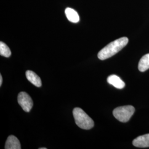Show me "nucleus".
<instances>
[{
    "label": "nucleus",
    "instance_id": "obj_1",
    "mask_svg": "<svg viewBox=\"0 0 149 149\" xmlns=\"http://www.w3.org/2000/svg\"><path fill=\"white\" fill-rule=\"evenodd\" d=\"M128 38L122 37L108 44L103 48L98 54V58L100 60H104L108 59L118 53L128 44Z\"/></svg>",
    "mask_w": 149,
    "mask_h": 149
},
{
    "label": "nucleus",
    "instance_id": "obj_2",
    "mask_svg": "<svg viewBox=\"0 0 149 149\" xmlns=\"http://www.w3.org/2000/svg\"><path fill=\"white\" fill-rule=\"evenodd\" d=\"M73 116L76 125L80 128L89 130L93 127V120L81 108L78 107L74 108Z\"/></svg>",
    "mask_w": 149,
    "mask_h": 149
},
{
    "label": "nucleus",
    "instance_id": "obj_3",
    "mask_svg": "<svg viewBox=\"0 0 149 149\" xmlns=\"http://www.w3.org/2000/svg\"><path fill=\"white\" fill-rule=\"evenodd\" d=\"M135 112V108L132 106L119 107L114 109L113 114L119 122L125 123L128 122Z\"/></svg>",
    "mask_w": 149,
    "mask_h": 149
},
{
    "label": "nucleus",
    "instance_id": "obj_4",
    "mask_svg": "<svg viewBox=\"0 0 149 149\" xmlns=\"http://www.w3.org/2000/svg\"><path fill=\"white\" fill-rule=\"evenodd\" d=\"M18 102L25 112L31 111L33 106V102L31 97L26 92H21L18 96Z\"/></svg>",
    "mask_w": 149,
    "mask_h": 149
},
{
    "label": "nucleus",
    "instance_id": "obj_5",
    "mask_svg": "<svg viewBox=\"0 0 149 149\" xmlns=\"http://www.w3.org/2000/svg\"><path fill=\"white\" fill-rule=\"evenodd\" d=\"M133 145L137 148L149 147V134L139 136L133 141Z\"/></svg>",
    "mask_w": 149,
    "mask_h": 149
},
{
    "label": "nucleus",
    "instance_id": "obj_6",
    "mask_svg": "<svg viewBox=\"0 0 149 149\" xmlns=\"http://www.w3.org/2000/svg\"><path fill=\"white\" fill-rule=\"evenodd\" d=\"M107 82L118 89H122L125 87V83L119 76L116 74H112L107 78Z\"/></svg>",
    "mask_w": 149,
    "mask_h": 149
},
{
    "label": "nucleus",
    "instance_id": "obj_7",
    "mask_svg": "<svg viewBox=\"0 0 149 149\" xmlns=\"http://www.w3.org/2000/svg\"><path fill=\"white\" fill-rule=\"evenodd\" d=\"M6 149H21V146L19 140L13 135L8 137L5 144Z\"/></svg>",
    "mask_w": 149,
    "mask_h": 149
},
{
    "label": "nucleus",
    "instance_id": "obj_8",
    "mask_svg": "<svg viewBox=\"0 0 149 149\" xmlns=\"http://www.w3.org/2000/svg\"><path fill=\"white\" fill-rule=\"evenodd\" d=\"M26 75L28 80L31 82L33 85L37 87H41L42 86V81L40 78L34 72L28 70L26 72Z\"/></svg>",
    "mask_w": 149,
    "mask_h": 149
},
{
    "label": "nucleus",
    "instance_id": "obj_9",
    "mask_svg": "<svg viewBox=\"0 0 149 149\" xmlns=\"http://www.w3.org/2000/svg\"><path fill=\"white\" fill-rule=\"evenodd\" d=\"M65 15L68 19L72 23H77L80 21V17L76 11L71 8H66L65 10Z\"/></svg>",
    "mask_w": 149,
    "mask_h": 149
},
{
    "label": "nucleus",
    "instance_id": "obj_10",
    "mask_svg": "<svg viewBox=\"0 0 149 149\" xmlns=\"http://www.w3.org/2000/svg\"><path fill=\"white\" fill-rule=\"evenodd\" d=\"M149 69V53L143 56L139 61L138 69L141 72H145Z\"/></svg>",
    "mask_w": 149,
    "mask_h": 149
},
{
    "label": "nucleus",
    "instance_id": "obj_11",
    "mask_svg": "<svg viewBox=\"0 0 149 149\" xmlns=\"http://www.w3.org/2000/svg\"><path fill=\"white\" fill-rule=\"evenodd\" d=\"M0 55L6 58H9L11 55V52L5 43L0 42Z\"/></svg>",
    "mask_w": 149,
    "mask_h": 149
},
{
    "label": "nucleus",
    "instance_id": "obj_12",
    "mask_svg": "<svg viewBox=\"0 0 149 149\" xmlns=\"http://www.w3.org/2000/svg\"><path fill=\"white\" fill-rule=\"evenodd\" d=\"M2 84V76L1 74H0V86H1Z\"/></svg>",
    "mask_w": 149,
    "mask_h": 149
},
{
    "label": "nucleus",
    "instance_id": "obj_13",
    "mask_svg": "<svg viewBox=\"0 0 149 149\" xmlns=\"http://www.w3.org/2000/svg\"><path fill=\"white\" fill-rule=\"evenodd\" d=\"M39 149H47L46 148H39Z\"/></svg>",
    "mask_w": 149,
    "mask_h": 149
}]
</instances>
